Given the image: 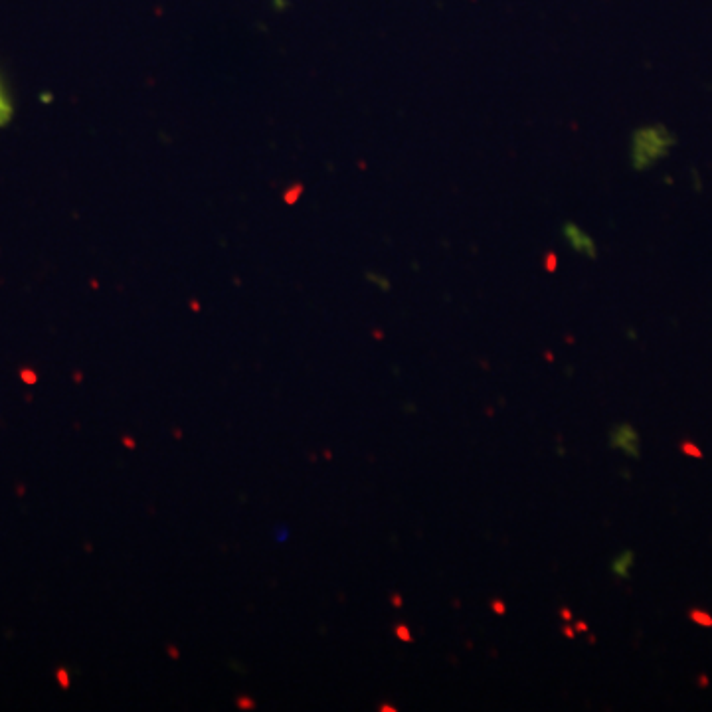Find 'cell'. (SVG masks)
Segmentation results:
<instances>
[{
  "mask_svg": "<svg viewBox=\"0 0 712 712\" xmlns=\"http://www.w3.org/2000/svg\"><path fill=\"white\" fill-rule=\"evenodd\" d=\"M673 145V139L665 127H643L631 137V164L633 168H649L659 159H663Z\"/></svg>",
  "mask_w": 712,
  "mask_h": 712,
  "instance_id": "1",
  "label": "cell"
},
{
  "mask_svg": "<svg viewBox=\"0 0 712 712\" xmlns=\"http://www.w3.org/2000/svg\"><path fill=\"white\" fill-rule=\"evenodd\" d=\"M562 237L564 241L580 255H584L588 259H595L597 257V244H595V239H593L590 232L580 228L576 222L562 224Z\"/></svg>",
  "mask_w": 712,
  "mask_h": 712,
  "instance_id": "2",
  "label": "cell"
},
{
  "mask_svg": "<svg viewBox=\"0 0 712 712\" xmlns=\"http://www.w3.org/2000/svg\"><path fill=\"white\" fill-rule=\"evenodd\" d=\"M609 444L613 449H620L629 457H635V459L639 457V433L629 424H617L611 430Z\"/></svg>",
  "mask_w": 712,
  "mask_h": 712,
  "instance_id": "3",
  "label": "cell"
},
{
  "mask_svg": "<svg viewBox=\"0 0 712 712\" xmlns=\"http://www.w3.org/2000/svg\"><path fill=\"white\" fill-rule=\"evenodd\" d=\"M14 117V99L10 95V89L0 77V129H4Z\"/></svg>",
  "mask_w": 712,
  "mask_h": 712,
  "instance_id": "4",
  "label": "cell"
},
{
  "mask_svg": "<svg viewBox=\"0 0 712 712\" xmlns=\"http://www.w3.org/2000/svg\"><path fill=\"white\" fill-rule=\"evenodd\" d=\"M633 564H635V554H633V550H623L620 556L613 558V562H611V572H613L615 578H629Z\"/></svg>",
  "mask_w": 712,
  "mask_h": 712,
  "instance_id": "5",
  "label": "cell"
},
{
  "mask_svg": "<svg viewBox=\"0 0 712 712\" xmlns=\"http://www.w3.org/2000/svg\"><path fill=\"white\" fill-rule=\"evenodd\" d=\"M689 617H691V622L697 623L700 627H712V615L706 613L704 609H691Z\"/></svg>",
  "mask_w": 712,
  "mask_h": 712,
  "instance_id": "6",
  "label": "cell"
},
{
  "mask_svg": "<svg viewBox=\"0 0 712 712\" xmlns=\"http://www.w3.org/2000/svg\"><path fill=\"white\" fill-rule=\"evenodd\" d=\"M681 451L684 453V455H689V457H695V459H700V457H702V451H700V447H697L695 444H691V442H682Z\"/></svg>",
  "mask_w": 712,
  "mask_h": 712,
  "instance_id": "7",
  "label": "cell"
},
{
  "mask_svg": "<svg viewBox=\"0 0 712 712\" xmlns=\"http://www.w3.org/2000/svg\"><path fill=\"white\" fill-rule=\"evenodd\" d=\"M394 631H396V635H398L400 641H404V643H410V641H412V631H410L406 625H402V623L400 625H396V629H394Z\"/></svg>",
  "mask_w": 712,
  "mask_h": 712,
  "instance_id": "8",
  "label": "cell"
},
{
  "mask_svg": "<svg viewBox=\"0 0 712 712\" xmlns=\"http://www.w3.org/2000/svg\"><path fill=\"white\" fill-rule=\"evenodd\" d=\"M236 704H237V709H241V711H252L253 706H255L253 698H250V697H237Z\"/></svg>",
  "mask_w": 712,
  "mask_h": 712,
  "instance_id": "9",
  "label": "cell"
},
{
  "mask_svg": "<svg viewBox=\"0 0 712 712\" xmlns=\"http://www.w3.org/2000/svg\"><path fill=\"white\" fill-rule=\"evenodd\" d=\"M58 681L59 684H61V689H68V686H70V675H68L66 669H59L58 671Z\"/></svg>",
  "mask_w": 712,
  "mask_h": 712,
  "instance_id": "10",
  "label": "cell"
},
{
  "mask_svg": "<svg viewBox=\"0 0 712 712\" xmlns=\"http://www.w3.org/2000/svg\"><path fill=\"white\" fill-rule=\"evenodd\" d=\"M368 279L376 283V285H382V289H384V291H388V289H390V283L386 281L384 277H380V275H372V273H370V275H368Z\"/></svg>",
  "mask_w": 712,
  "mask_h": 712,
  "instance_id": "11",
  "label": "cell"
},
{
  "mask_svg": "<svg viewBox=\"0 0 712 712\" xmlns=\"http://www.w3.org/2000/svg\"><path fill=\"white\" fill-rule=\"evenodd\" d=\"M491 608H493L495 613H499V615H503L504 611H506V606H504L503 602H499V600H493V602H491Z\"/></svg>",
  "mask_w": 712,
  "mask_h": 712,
  "instance_id": "12",
  "label": "cell"
},
{
  "mask_svg": "<svg viewBox=\"0 0 712 712\" xmlns=\"http://www.w3.org/2000/svg\"><path fill=\"white\" fill-rule=\"evenodd\" d=\"M562 631H564V635H566V637H570V639L576 637V631H574V629H572L570 625H564Z\"/></svg>",
  "mask_w": 712,
  "mask_h": 712,
  "instance_id": "13",
  "label": "cell"
},
{
  "mask_svg": "<svg viewBox=\"0 0 712 712\" xmlns=\"http://www.w3.org/2000/svg\"><path fill=\"white\" fill-rule=\"evenodd\" d=\"M123 445H127L129 449H135V447H137V444H135V439H131V437H127V435L123 437Z\"/></svg>",
  "mask_w": 712,
  "mask_h": 712,
  "instance_id": "14",
  "label": "cell"
},
{
  "mask_svg": "<svg viewBox=\"0 0 712 712\" xmlns=\"http://www.w3.org/2000/svg\"><path fill=\"white\" fill-rule=\"evenodd\" d=\"M166 651H168V655H170V659H178V649H177V647L168 645V647H166Z\"/></svg>",
  "mask_w": 712,
  "mask_h": 712,
  "instance_id": "15",
  "label": "cell"
},
{
  "mask_svg": "<svg viewBox=\"0 0 712 712\" xmlns=\"http://www.w3.org/2000/svg\"><path fill=\"white\" fill-rule=\"evenodd\" d=\"M392 604H394L396 608H400V606H402V600H400V595H398V593H394V595H392Z\"/></svg>",
  "mask_w": 712,
  "mask_h": 712,
  "instance_id": "16",
  "label": "cell"
},
{
  "mask_svg": "<svg viewBox=\"0 0 712 712\" xmlns=\"http://www.w3.org/2000/svg\"><path fill=\"white\" fill-rule=\"evenodd\" d=\"M574 627H576V631H588V625L584 622H578Z\"/></svg>",
  "mask_w": 712,
  "mask_h": 712,
  "instance_id": "17",
  "label": "cell"
},
{
  "mask_svg": "<svg viewBox=\"0 0 712 712\" xmlns=\"http://www.w3.org/2000/svg\"><path fill=\"white\" fill-rule=\"evenodd\" d=\"M560 615H562L566 622H568V620H572V613H570V611H568V609H566V608H564L562 611H560Z\"/></svg>",
  "mask_w": 712,
  "mask_h": 712,
  "instance_id": "18",
  "label": "cell"
},
{
  "mask_svg": "<svg viewBox=\"0 0 712 712\" xmlns=\"http://www.w3.org/2000/svg\"><path fill=\"white\" fill-rule=\"evenodd\" d=\"M24 380H28V382H34V380H36V376H34V374H24Z\"/></svg>",
  "mask_w": 712,
  "mask_h": 712,
  "instance_id": "19",
  "label": "cell"
}]
</instances>
